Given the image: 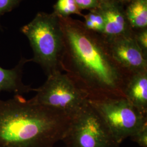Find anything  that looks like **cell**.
<instances>
[{"label":"cell","instance_id":"obj_1","mask_svg":"<svg viewBox=\"0 0 147 147\" xmlns=\"http://www.w3.org/2000/svg\"><path fill=\"white\" fill-rule=\"evenodd\" d=\"M58 16L64 44L62 71L88 100L125 98L130 75L112 58L104 36L87 29L80 20Z\"/></svg>","mask_w":147,"mask_h":147},{"label":"cell","instance_id":"obj_2","mask_svg":"<svg viewBox=\"0 0 147 147\" xmlns=\"http://www.w3.org/2000/svg\"><path fill=\"white\" fill-rule=\"evenodd\" d=\"M71 119L20 95L0 100V147H51L63 140Z\"/></svg>","mask_w":147,"mask_h":147},{"label":"cell","instance_id":"obj_3","mask_svg":"<svg viewBox=\"0 0 147 147\" xmlns=\"http://www.w3.org/2000/svg\"><path fill=\"white\" fill-rule=\"evenodd\" d=\"M33 51L31 61L38 64L47 76L61 71L63 56V33L57 15L39 12L21 28Z\"/></svg>","mask_w":147,"mask_h":147},{"label":"cell","instance_id":"obj_4","mask_svg":"<svg viewBox=\"0 0 147 147\" xmlns=\"http://www.w3.org/2000/svg\"><path fill=\"white\" fill-rule=\"evenodd\" d=\"M32 102L59 111L73 118L88 102L87 95L66 73L57 71L47 76L42 86L34 89Z\"/></svg>","mask_w":147,"mask_h":147},{"label":"cell","instance_id":"obj_5","mask_svg":"<svg viewBox=\"0 0 147 147\" xmlns=\"http://www.w3.org/2000/svg\"><path fill=\"white\" fill-rule=\"evenodd\" d=\"M88 102L103 118L118 144L147 123V115L124 98L88 100Z\"/></svg>","mask_w":147,"mask_h":147},{"label":"cell","instance_id":"obj_6","mask_svg":"<svg viewBox=\"0 0 147 147\" xmlns=\"http://www.w3.org/2000/svg\"><path fill=\"white\" fill-rule=\"evenodd\" d=\"M63 140L70 147H115V141L106 123L89 102L71 119Z\"/></svg>","mask_w":147,"mask_h":147},{"label":"cell","instance_id":"obj_7","mask_svg":"<svg viewBox=\"0 0 147 147\" xmlns=\"http://www.w3.org/2000/svg\"><path fill=\"white\" fill-rule=\"evenodd\" d=\"M104 37L112 58L126 73L131 75L147 71V56L137 44L134 31L115 37Z\"/></svg>","mask_w":147,"mask_h":147},{"label":"cell","instance_id":"obj_8","mask_svg":"<svg viewBox=\"0 0 147 147\" xmlns=\"http://www.w3.org/2000/svg\"><path fill=\"white\" fill-rule=\"evenodd\" d=\"M104 17L105 27L103 33L105 37H112L132 31L126 19L125 8L117 0H109L100 3L98 8Z\"/></svg>","mask_w":147,"mask_h":147},{"label":"cell","instance_id":"obj_9","mask_svg":"<svg viewBox=\"0 0 147 147\" xmlns=\"http://www.w3.org/2000/svg\"><path fill=\"white\" fill-rule=\"evenodd\" d=\"M124 93L126 100L143 114L147 115V71L130 75Z\"/></svg>","mask_w":147,"mask_h":147},{"label":"cell","instance_id":"obj_10","mask_svg":"<svg viewBox=\"0 0 147 147\" xmlns=\"http://www.w3.org/2000/svg\"><path fill=\"white\" fill-rule=\"evenodd\" d=\"M31 61L22 57L14 68L6 69L0 67V93L3 91L20 95L33 91L30 85H26L22 82L23 68L25 63Z\"/></svg>","mask_w":147,"mask_h":147},{"label":"cell","instance_id":"obj_11","mask_svg":"<svg viewBox=\"0 0 147 147\" xmlns=\"http://www.w3.org/2000/svg\"><path fill=\"white\" fill-rule=\"evenodd\" d=\"M129 26L137 31L147 28V0H132L125 9Z\"/></svg>","mask_w":147,"mask_h":147},{"label":"cell","instance_id":"obj_12","mask_svg":"<svg viewBox=\"0 0 147 147\" xmlns=\"http://www.w3.org/2000/svg\"><path fill=\"white\" fill-rule=\"evenodd\" d=\"M85 27L90 31L102 34L105 27V21L102 14L98 8L89 11V13L84 15Z\"/></svg>","mask_w":147,"mask_h":147},{"label":"cell","instance_id":"obj_13","mask_svg":"<svg viewBox=\"0 0 147 147\" xmlns=\"http://www.w3.org/2000/svg\"><path fill=\"white\" fill-rule=\"evenodd\" d=\"M53 9V12L59 16L67 17L72 14L84 16L75 0H57Z\"/></svg>","mask_w":147,"mask_h":147},{"label":"cell","instance_id":"obj_14","mask_svg":"<svg viewBox=\"0 0 147 147\" xmlns=\"http://www.w3.org/2000/svg\"><path fill=\"white\" fill-rule=\"evenodd\" d=\"M134 37L139 47L147 56V28L134 31Z\"/></svg>","mask_w":147,"mask_h":147},{"label":"cell","instance_id":"obj_15","mask_svg":"<svg viewBox=\"0 0 147 147\" xmlns=\"http://www.w3.org/2000/svg\"><path fill=\"white\" fill-rule=\"evenodd\" d=\"M133 141L136 142L139 146L147 147V123L131 137Z\"/></svg>","mask_w":147,"mask_h":147},{"label":"cell","instance_id":"obj_16","mask_svg":"<svg viewBox=\"0 0 147 147\" xmlns=\"http://www.w3.org/2000/svg\"><path fill=\"white\" fill-rule=\"evenodd\" d=\"M22 0H0V17L5 13L11 11ZM0 24V30H1Z\"/></svg>","mask_w":147,"mask_h":147},{"label":"cell","instance_id":"obj_17","mask_svg":"<svg viewBox=\"0 0 147 147\" xmlns=\"http://www.w3.org/2000/svg\"><path fill=\"white\" fill-rule=\"evenodd\" d=\"M79 9L92 10L98 8L100 5L99 0H75Z\"/></svg>","mask_w":147,"mask_h":147},{"label":"cell","instance_id":"obj_18","mask_svg":"<svg viewBox=\"0 0 147 147\" xmlns=\"http://www.w3.org/2000/svg\"><path fill=\"white\" fill-rule=\"evenodd\" d=\"M117 1L119 2L123 5H125L129 3L132 0H117Z\"/></svg>","mask_w":147,"mask_h":147},{"label":"cell","instance_id":"obj_19","mask_svg":"<svg viewBox=\"0 0 147 147\" xmlns=\"http://www.w3.org/2000/svg\"><path fill=\"white\" fill-rule=\"evenodd\" d=\"M109 1V0H99V2H100V3H104V2H107V1Z\"/></svg>","mask_w":147,"mask_h":147}]
</instances>
